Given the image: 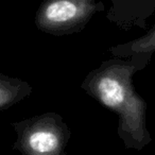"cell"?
<instances>
[{
    "label": "cell",
    "instance_id": "obj_1",
    "mask_svg": "<svg viewBox=\"0 0 155 155\" xmlns=\"http://www.w3.org/2000/svg\"><path fill=\"white\" fill-rule=\"evenodd\" d=\"M135 67L121 62L104 63L87 77L83 88L119 116V130L138 148L150 141L146 127L147 104L132 84Z\"/></svg>",
    "mask_w": 155,
    "mask_h": 155
},
{
    "label": "cell",
    "instance_id": "obj_2",
    "mask_svg": "<svg viewBox=\"0 0 155 155\" xmlns=\"http://www.w3.org/2000/svg\"><path fill=\"white\" fill-rule=\"evenodd\" d=\"M17 134L13 148L21 155H61L69 138V131L61 117L53 113L13 122Z\"/></svg>",
    "mask_w": 155,
    "mask_h": 155
},
{
    "label": "cell",
    "instance_id": "obj_3",
    "mask_svg": "<svg viewBox=\"0 0 155 155\" xmlns=\"http://www.w3.org/2000/svg\"><path fill=\"white\" fill-rule=\"evenodd\" d=\"M97 10L94 0H45L36 12L35 25L46 33L67 34L83 28Z\"/></svg>",
    "mask_w": 155,
    "mask_h": 155
},
{
    "label": "cell",
    "instance_id": "obj_4",
    "mask_svg": "<svg viewBox=\"0 0 155 155\" xmlns=\"http://www.w3.org/2000/svg\"><path fill=\"white\" fill-rule=\"evenodd\" d=\"M32 87L25 81L0 73V110H7L28 97Z\"/></svg>",
    "mask_w": 155,
    "mask_h": 155
},
{
    "label": "cell",
    "instance_id": "obj_5",
    "mask_svg": "<svg viewBox=\"0 0 155 155\" xmlns=\"http://www.w3.org/2000/svg\"><path fill=\"white\" fill-rule=\"evenodd\" d=\"M122 48V47H121ZM123 52H136V53H148L155 51V25L146 35L131 41L122 48Z\"/></svg>",
    "mask_w": 155,
    "mask_h": 155
}]
</instances>
